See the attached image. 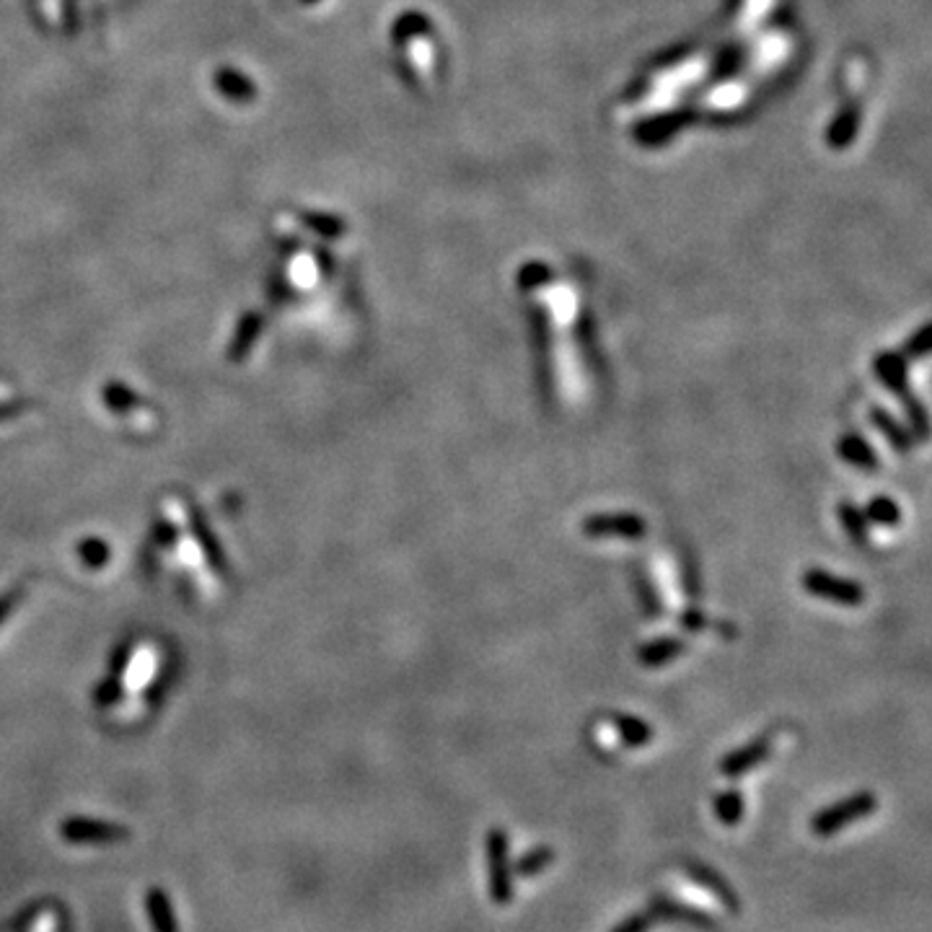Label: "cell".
<instances>
[{
	"label": "cell",
	"instance_id": "1",
	"mask_svg": "<svg viewBox=\"0 0 932 932\" xmlns=\"http://www.w3.org/2000/svg\"><path fill=\"white\" fill-rule=\"evenodd\" d=\"M873 371H876L878 381H881V384L899 399L901 407H904L907 428L914 441H927V435H930V417H927L925 404L914 397V391L909 389L907 358L901 353H894V350H881V353L873 358Z\"/></svg>",
	"mask_w": 932,
	"mask_h": 932
},
{
	"label": "cell",
	"instance_id": "2",
	"mask_svg": "<svg viewBox=\"0 0 932 932\" xmlns=\"http://www.w3.org/2000/svg\"><path fill=\"white\" fill-rule=\"evenodd\" d=\"M876 806H878L876 795L863 790V793L850 795V798L839 800V803H834V806L816 813V816L811 819V829L816 837H834V834L842 832L847 824H855V821L870 816V813L876 811Z\"/></svg>",
	"mask_w": 932,
	"mask_h": 932
},
{
	"label": "cell",
	"instance_id": "3",
	"mask_svg": "<svg viewBox=\"0 0 932 932\" xmlns=\"http://www.w3.org/2000/svg\"><path fill=\"white\" fill-rule=\"evenodd\" d=\"M800 586L816 599L832 601L839 606H860L865 601V588L857 580L842 578V575H834L829 570H821V567L806 570L800 578Z\"/></svg>",
	"mask_w": 932,
	"mask_h": 932
},
{
	"label": "cell",
	"instance_id": "4",
	"mask_svg": "<svg viewBox=\"0 0 932 932\" xmlns=\"http://www.w3.org/2000/svg\"><path fill=\"white\" fill-rule=\"evenodd\" d=\"M487 883L490 899L495 904H508L513 899V870L508 863V834L503 829H490L487 834Z\"/></svg>",
	"mask_w": 932,
	"mask_h": 932
},
{
	"label": "cell",
	"instance_id": "5",
	"mask_svg": "<svg viewBox=\"0 0 932 932\" xmlns=\"http://www.w3.org/2000/svg\"><path fill=\"white\" fill-rule=\"evenodd\" d=\"M580 529H583V534L586 536H591V539L619 536V539L637 542V539H643V536L648 534V523H645L643 516H637V513H627V511L591 513V516L583 518Z\"/></svg>",
	"mask_w": 932,
	"mask_h": 932
},
{
	"label": "cell",
	"instance_id": "6",
	"mask_svg": "<svg viewBox=\"0 0 932 932\" xmlns=\"http://www.w3.org/2000/svg\"><path fill=\"white\" fill-rule=\"evenodd\" d=\"M769 751H772V741H769L767 736L754 738V741H749V744L741 746V749L725 754L723 759H720V772H723L725 777L746 775L756 764H762L764 759H767Z\"/></svg>",
	"mask_w": 932,
	"mask_h": 932
},
{
	"label": "cell",
	"instance_id": "7",
	"mask_svg": "<svg viewBox=\"0 0 932 932\" xmlns=\"http://www.w3.org/2000/svg\"><path fill=\"white\" fill-rule=\"evenodd\" d=\"M687 650V643L681 637H653L648 643L637 648V663L643 668H663L671 661H676Z\"/></svg>",
	"mask_w": 932,
	"mask_h": 932
},
{
	"label": "cell",
	"instance_id": "8",
	"mask_svg": "<svg viewBox=\"0 0 932 932\" xmlns=\"http://www.w3.org/2000/svg\"><path fill=\"white\" fill-rule=\"evenodd\" d=\"M60 834L70 842H114V839H125L127 832H122L120 826L101 824V821L91 819H70L60 826Z\"/></svg>",
	"mask_w": 932,
	"mask_h": 932
},
{
	"label": "cell",
	"instance_id": "9",
	"mask_svg": "<svg viewBox=\"0 0 932 932\" xmlns=\"http://www.w3.org/2000/svg\"><path fill=\"white\" fill-rule=\"evenodd\" d=\"M837 454L844 464L855 466V469H860V472H876L878 469L876 448L870 446L863 435L844 433L837 441Z\"/></svg>",
	"mask_w": 932,
	"mask_h": 932
},
{
	"label": "cell",
	"instance_id": "10",
	"mask_svg": "<svg viewBox=\"0 0 932 932\" xmlns=\"http://www.w3.org/2000/svg\"><path fill=\"white\" fill-rule=\"evenodd\" d=\"M870 422L876 425L878 433H881L896 451H901V454H907L909 448L917 443L912 438V433H909L907 422H901L899 417H894L888 410H883V407H873V410H870Z\"/></svg>",
	"mask_w": 932,
	"mask_h": 932
},
{
	"label": "cell",
	"instance_id": "11",
	"mask_svg": "<svg viewBox=\"0 0 932 932\" xmlns=\"http://www.w3.org/2000/svg\"><path fill=\"white\" fill-rule=\"evenodd\" d=\"M837 518H839V523H842L844 534L850 536L857 547H865V544H868L870 523H868V518H865L863 508H857V505L850 503V500H842V503L837 505Z\"/></svg>",
	"mask_w": 932,
	"mask_h": 932
},
{
	"label": "cell",
	"instance_id": "12",
	"mask_svg": "<svg viewBox=\"0 0 932 932\" xmlns=\"http://www.w3.org/2000/svg\"><path fill=\"white\" fill-rule=\"evenodd\" d=\"M687 868H689V876H692L694 881L702 883V886H705L710 894L718 896V899L723 901L725 907L733 909V912H738L736 894H733L731 886H728V883H725L723 878L718 876V873H712L710 868H705V865H699V863H687Z\"/></svg>",
	"mask_w": 932,
	"mask_h": 932
},
{
	"label": "cell",
	"instance_id": "13",
	"mask_svg": "<svg viewBox=\"0 0 932 932\" xmlns=\"http://www.w3.org/2000/svg\"><path fill=\"white\" fill-rule=\"evenodd\" d=\"M614 728H617L619 738L630 749H640V746L650 744V738H653V728H650L648 720L637 718V715H627V712L614 718Z\"/></svg>",
	"mask_w": 932,
	"mask_h": 932
},
{
	"label": "cell",
	"instance_id": "14",
	"mask_svg": "<svg viewBox=\"0 0 932 932\" xmlns=\"http://www.w3.org/2000/svg\"><path fill=\"white\" fill-rule=\"evenodd\" d=\"M865 518L868 523H876V526H883V529H894L901 523V508L894 498H888V495H876V498H870V503L865 505Z\"/></svg>",
	"mask_w": 932,
	"mask_h": 932
},
{
	"label": "cell",
	"instance_id": "15",
	"mask_svg": "<svg viewBox=\"0 0 932 932\" xmlns=\"http://www.w3.org/2000/svg\"><path fill=\"white\" fill-rule=\"evenodd\" d=\"M552 863H555V850L552 847H534V850H529L513 863V873L518 878H534L544 873Z\"/></svg>",
	"mask_w": 932,
	"mask_h": 932
},
{
	"label": "cell",
	"instance_id": "16",
	"mask_svg": "<svg viewBox=\"0 0 932 932\" xmlns=\"http://www.w3.org/2000/svg\"><path fill=\"white\" fill-rule=\"evenodd\" d=\"M746 803L744 795L738 793V790H725L715 798V816H718L720 824L725 826H736L738 821L744 819Z\"/></svg>",
	"mask_w": 932,
	"mask_h": 932
},
{
	"label": "cell",
	"instance_id": "17",
	"mask_svg": "<svg viewBox=\"0 0 932 932\" xmlns=\"http://www.w3.org/2000/svg\"><path fill=\"white\" fill-rule=\"evenodd\" d=\"M148 909H151V922L156 932H179L177 920L171 914L169 899L158 888H153L151 894H148Z\"/></svg>",
	"mask_w": 932,
	"mask_h": 932
},
{
	"label": "cell",
	"instance_id": "18",
	"mask_svg": "<svg viewBox=\"0 0 932 932\" xmlns=\"http://www.w3.org/2000/svg\"><path fill=\"white\" fill-rule=\"evenodd\" d=\"M547 283H552V267L547 262H526L516 275V285L523 293H534Z\"/></svg>",
	"mask_w": 932,
	"mask_h": 932
},
{
	"label": "cell",
	"instance_id": "19",
	"mask_svg": "<svg viewBox=\"0 0 932 932\" xmlns=\"http://www.w3.org/2000/svg\"><path fill=\"white\" fill-rule=\"evenodd\" d=\"M901 355H904L907 360L909 358L922 360V358H927V355H930V324H922L917 332L909 334L907 342H904V350H901Z\"/></svg>",
	"mask_w": 932,
	"mask_h": 932
},
{
	"label": "cell",
	"instance_id": "20",
	"mask_svg": "<svg viewBox=\"0 0 932 932\" xmlns=\"http://www.w3.org/2000/svg\"><path fill=\"white\" fill-rule=\"evenodd\" d=\"M635 588L637 593H640V604L645 606V614H648V617H658V614H661V604H658V596L653 593L648 580L635 578Z\"/></svg>",
	"mask_w": 932,
	"mask_h": 932
},
{
	"label": "cell",
	"instance_id": "21",
	"mask_svg": "<svg viewBox=\"0 0 932 932\" xmlns=\"http://www.w3.org/2000/svg\"><path fill=\"white\" fill-rule=\"evenodd\" d=\"M650 927V917L648 914H632L622 925H617L611 932H648Z\"/></svg>",
	"mask_w": 932,
	"mask_h": 932
},
{
	"label": "cell",
	"instance_id": "22",
	"mask_svg": "<svg viewBox=\"0 0 932 932\" xmlns=\"http://www.w3.org/2000/svg\"><path fill=\"white\" fill-rule=\"evenodd\" d=\"M705 624H707V617L702 614V611L692 609V611H684V614H681V627H687V630L697 632V630H702Z\"/></svg>",
	"mask_w": 932,
	"mask_h": 932
},
{
	"label": "cell",
	"instance_id": "23",
	"mask_svg": "<svg viewBox=\"0 0 932 932\" xmlns=\"http://www.w3.org/2000/svg\"><path fill=\"white\" fill-rule=\"evenodd\" d=\"M13 604H16V593H11V596H3V599H0V622L6 619L8 611L13 609Z\"/></svg>",
	"mask_w": 932,
	"mask_h": 932
}]
</instances>
